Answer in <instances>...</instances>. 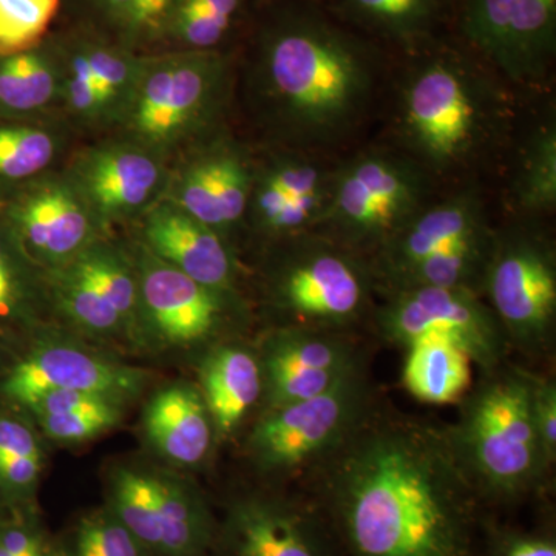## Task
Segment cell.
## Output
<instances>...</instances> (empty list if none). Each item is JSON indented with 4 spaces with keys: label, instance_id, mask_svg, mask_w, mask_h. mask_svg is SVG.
Returning a JSON list of instances; mask_svg holds the SVG:
<instances>
[{
    "label": "cell",
    "instance_id": "e0dca14e",
    "mask_svg": "<svg viewBox=\"0 0 556 556\" xmlns=\"http://www.w3.org/2000/svg\"><path fill=\"white\" fill-rule=\"evenodd\" d=\"M254 169L232 139L197 141L177 166H170L163 200L229 240L247 218Z\"/></svg>",
    "mask_w": 556,
    "mask_h": 556
},
{
    "label": "cell",
    "instance_id": "9a60e30c",
    "mask_svg": "<svg viewBox=\"0 0 556 556\" xmlns=\"http://www.w3.org/2000/svg\"><path fill=\"white\" fill-rule=\"evenodd\" d=\"M64 172L110 230L138 222L164 199L170 164L160 153L119 137L80 150Z\"/></svg>",
    "mask_w": 556,
    "mask_h": 556
},
{
    "label": "cell",
    "instance_id": "b9f144b4",
    "mask_svg": "<svg viewBox=\"0 0 556 556\" xmlns=\"http://www.w3.org/2000/svg\"><path fill=\"white\" fill-rule=\"evenodd\" d=\"M492 556H556L554 538L536 533H497Z\"/></svg>",
    "mask_w": 556,
    "mask_h": 556
},
{
    "label": "cell",
    "instance_id": "ffe728a7",
    "mask_svg": "<svg viewBox=\"0 0 556 556\" xmlns=\"http://www.w3.org/2000/svg\"><path fill=\"white\" fill-rule=\"evenodd\" d=\"M138 223V240L153 255L201 285L236 292V257L217 230L164 200Z\"/></svg>",
    "mask_w": 556,
    "mask_h": 556
},
{
    "label": "cell",
    "instance_id": "277c9868",
    "mask_svg": "<svg viewBox=\"0 0 556 556\" xmlns=\"http://www.w3.org/2000/svg\"><path fill=\"white\" fill-rule=\"evenodd\" d=\"M447 428L457 463L481 500L514 501L540 489L551 464L533 420L530 371L506 362L482 372Z\"/></svg>",
    "mask_w": 556,
    "mask_h": 556
},
{
    "label": "cell",
    "instance_id": "4316f807",
    "mask_svg": "<svg viewBox=\"0 0 556 556\" xmlns=\"http://www.w3.org/2000/svg\"><path fill=\"white\" fill-rule=\"evenodd\" d=\"M65 138V130L49 118L0 119V199L53 170Z\"/></svg>",
    "mask_w": 556,
    "mask_h": 556
},
{
    "label": "cell",
    "instance_id": "4dcf8cb0",
    "mask_svg": "<svg viewBox=\"0 0 556 556\" xmlns=\"http://www.w3.org/2000/svg\"><path fill=\"white\" fill-rule=\"evenodd\" d=\"M46 455L35 428L0 413V507L30 510Z\"/></svg>",
    "mask_w": 556,
    "mask_h": 556
},
{
    "label": "cell",
    "instance_id": "f35d334b",
    "mask_svg": "<svg viewBox=\"0 0 556 556\" xmlns=\"http://www.w3.org/2000/svg\"><path fill=\"white\" fill-rule=\"evenodd\" d=\"M178 0H134L123 43L137 53H153L159 49L172 10Z\"/></svg>",
    "mask_w": 556,
    "mask_h": 556
},
{
    "label": "cell",
    "instance_id": "484cf974",
    "mask_svg": "<svg viewBox=\"0 0 556 556\" xmlns=\"http://www.w3.org/2000/svg\"><path fill=\"white\" fill-rule=\"evenodd\" d=\"M402 382L413 397L427 404H455L470 390V357L455 343L419 339L405 348Z\"/></svg>",
    "mask_w": 556,
    "mask_h": 556
},
{
    "label": "cell",
    "instance_id": "d6a6232c",
    "mask_svg": "<svg viewBox=\"0 0 556 556\" xmlns=\"http://www.w3.org/2000/svg\"><path fill=\"white\" fill-rule=\"evenodd\" d=\"M123 402L98 394L58 391L46 397L40 428L51 441L83 444L101 437L123 420Z\"/></svg>",
    "mask_w": 556,
    "mask_h": 556
},
{
    "label": "cell",
    "instance_id": "60d3db41",
    "mask_svg": "<svg viewBox=\"0 0 556 556\" xmlns=\"http://www.w3.org/2000/svg\"><path fill=\"white\" fill-rule=\"evenodd\" d=\"M530 397L538 437L543 445L548 464L554 467L556 460V383L530 372Z\"/></svg>",
    "mask_w": 556,
    "mask_h": 556
},
{
    "label": "cell",
    "instance_id": "7402d4cb",
    "mask_svg": "<svg viewBox=\"0 0 556 556\" xmlns=\"http://www.w3.org/2000/svg\"><path fill=\"white\" fill-rule=\"evenodd\" d=\"M200 391L215 438L229 439L263 397L257 351L241 343L212 348L200 367Z\"/></svg>",
    "mask_w": 556,
    "mask_h": 556
},
{
    "label": "cell",
    "instance_id": "7a4b0ae2",
    "mask_svg": "<svg viewBox=\"0 0 556 556\" xmlns=\"http://www.w3.org/2000/svg\"><path fill=\"white\" fill-rule=\"evenodd\" d=\"M249 49L260 113L278 137L327 144L364 116L380 51L314 0H269Z\"/></svg>",
    "mask_w": 556,
    "mask_h": 556
},
{
    "label": "cell",
    "instance_id": "2e32d148",
    "mask_svg": "<svg viewBox=\"0 0 556 556\" xmlns=\"http://www.w3.org/2000/svg\"><path fill=\"white\" fill-rule=\"evenodd\" d=\"M257 354L265 408L318 396L364 367L356 345L346 336L324 329L277 328Z\"/></svg>",
    "mask_w": 556,
    "mask_h": 556
},
{
    "label": "cell",
    "instance_id": "ab89813d",
    "mask_svg": "<svg viewBox=\"0 0 556 556\" xmlns=\"http://www.w3.org/2000/svg\"><path fill=\"white\" fill-rule=\"evenodd\" d=\"M134 0H62L68 22L86 25L123 42Z\"/></svg>",
    "mask_w": 556,
    "mask_h": 556
},
{
    "label": "cell",
    "instance_id": "603a6c76",
    "mask_svg": "<svg viewBox=\"0 0 556 556\" xmlns=\"http://www.w3.org/2000/svg\"><path fill=\"white\" fill-rule=\"evenodd\" d=\"M142 420L150 444L170 463L195 466L206 459L215 431L200 388H161L146 405Z\"/></svg>",
    "mask_w": 556,
    "mask_h": 556
},
{
    "label": "cell",
    "instance_id": "e575fe53",
    "mask_svg": "<svg viewBox=\"0 0 556 556\" xmlns=\"http://www.w3.org/2000/svg\"><path fill=\"white\" fill-rule=\"evenodd\" d=\"M519 206L530 212H547L556 203V131L544 127L533 135L522 155L515 181Z\"/></svg>",
    "mask_w": 556,
    "mask_h": 556
},
{
    "label": "cell",
    "instance_id": "52a82bcc",
    "mask_svg": "<svg viewBox=\"0 0 556 556\" xmlns=\"http://www.w3.org/2000/svg\"><path fill=\"white\" fill-rule=\"evenodd\" d=\"M426 167L393 153H364L332 174L331 199L318 228L351 251L378 252L424 207Z\"/></svg>",
    "mask_w": 556,
    "mask_h": 556
},
{
    "label": "cell",
    "instance_id": "44dd1931",
    "mask_svg": "<svg viewBox=\"0 0 556 556\" xmlns=\"http://www.w3.org/2000/svg\"><path fill=\"white\" fill-rule=\"evenodd\" d=\"M484 228V208L477 193H457L434 206L422 207L376 252L371 263L376 280L393 287L424 260Z\"/></svg>",
    "mask_w": 556,
    "mask_h": 556
},
{
    "label": "cell",
    "instance_id": "30bf717a",
    "mask_svg": "<svg viewBox=\"0 0 556 556\" xmlns=\"http://www.w3.org/2000/svg\"><path fill=\"white\" fill-rule=\"evenodd\" d=\"M375 325L383 342L404 350L419 339L448 340L482 372L504 364L510 350L495 313L467 289H393L376 313Z\"/></svg>",
    "mask_w": 556,
    "mask_h": 556
},
{
    "label": "cell",
    "instance_id": "f1b7e54d",
    "mask_svg": "<svg viewBox=\"0 0 556 556\" xmlns=\"http://www.w3.org/2000/svg\"><path fill=\"white\" fill-rule=\"evenodd\" d=\"M75 25L79 28L91 76L97 87L101 127L118 126L137 83L142 53L130 50L118 39L94 28Z\"/></svg>",
    "mask_w": 556,
    "mask_h": 556
},
{
    "label": "cell",
    "instance_id": "5bb4252c",
    "mask_svg": "<svg viewBox=\"0 0 556 556\" xmlns=\"http://www.w3.org/2000/svg\"><path fill=\"white\" fill-rule=\"evenodd\" d=\"M129 251V249H127ZM129 255L137 273L146 339L190 346L217 338L237 308L236 292L201 285L153 255L141 241Z\"/></svg>",
    "mask_w": 556,
    "mask_h": 556
},
{
    "label": "cell",
    "instance_id": "9c48e42d",
    "mask_svg": "<svg viewBox=\"0 0 556 556\" xmlns=\"http://www.w3.org/2000/svg\"><path fill=\"white\" fill-rule=\"evenodd\" d=\"M482 292L508 346L529 356L554 348L556 262L546 240L525 230L495 236Z\"/></svg>",
    "mask_w": 556,
    "mask_h": 556
},
{
    "label": "cell",
    "instance_id": "3957f363",
    "mask_svg": "<svg viewBox=\"0 0 556 556\" xmlns=\"http://www.w3.org/2000/svg\"><path fill=\"white\" fill-rule=\"evenodd\" d=\"M415 58L399 100L402 138L422 167L466 166L501 134V94L470 56L439 40Z\"/></svg>",
    "mask_w": 556,
    "mask_h": 556
},
{
    "label": "cell",
    "instance_id": "d6986e66",
    "mask_svg": "<svg viewBox=\"0 0 556 556\" xmlns=\"http://www.w3.org/2000/svg\"><path fill=\"white\" fill-rule=\"evenodd\" d=\"M219 544L225 556H338L316 511L266 493L229 504Z\"/></svg>",
    "mask_w": 556,
    "mask_h": 556
},
{
    "label": "cell",
    "instance_id": "ba28073f",
    "mask_svg": "<svg viewBox=\"0 0 556 556\" xmlns=\"http://www.w3.org/2000/svg\"><path fill=\"white\" fill-rule=\"evenodd\" d=\"M375 407L365 365L305 401L265 408L247 442L249 459L266 477L311 470L331 455Z\"/></svg>",
    "mask_w": 556,
    "mask_h": 556
},
{
    "label": "cell",
    "instance_id": "74e56055",
    "mask_svg": "<svg viewBox=\"0 0 556 556\" xmlns=\"http://www.w3.org/2000/svg\"><path fill=\"white\" fill-rule=\"evenodd\" d=\"M0 556H62L31 510L0 511Z\"/></svg>",
    "mask_w": 556,
    "mask_h": 556
},
{
    "label": "cell",
    "instance_id": "8fae6325",
    "mask_svg": "<svg viewBox=\"0 0 556 556\" xmlns=\"http://www.w3.org/2000/svg\"><path fill=\"white\" fill-rule=\"evenodd\" d=\"M109 508L152 556H206L215 541L203 496L172 475L116 468Z\"/></svg>",
    "mask_w": 556,
    "mask_h": 556
},
{
    "label": "cell",
    "instance_id": "8992f818",
    "mask_svg": "<svg viewBox=\"0 0 556 556\" xmlns=\"http://www.w3.org/2000/svg\"><path fill=\"white\" fill-rule=\"evenodd\" d=\"M287 240L269 278L274 306L291 318L287 327L343 332L357 324L371 303V263L317 233Z\"/></svg>",
    "mask_w": 556,
    "mask_h": 556
},
{
    "label": "cell",
    "instance_id": "7c38bea8",
    "mask_svg": "<svg viewBox=\"0 0 556 556\" xmlns=\"http://www.w3.org/2000/svg\"><path fill=\"white\" fill-rule=\"evenodd\" d=\"M0 223L42 273L62 268L109 237L64 170H50L0 199Z\"/></svg>",
    "mask_w": 556,
    "mask_h": 556
},
{
    "label": "cell",
    "instance_id": "cb8c5ba5",
    "mask_svg": "<svg viewBox=\"0 0 556 556\" xmlns=\"http://www.w3.org/2000/svg\"><path fill=\"white\" fill-rule=\"evenodd\" d=\"M448 3L450 0H329L325 9L372 42L386 40L415 53L438 40L437 31Z\"/></svg>",
    "mask_w": 556,
    "mask_h": 556
},
{
    "label": "cell",
    "instance_id": "d4e9b609",
    "mask_svg": "<svg viewBox=\"0 0 556 556\" xmlns=\"http://www.w3.org/2000/svg\"><path fill=\"white\" fill-rule=\"evenodd\" d=\"M62 61L51 31L30 50L0 54V119L49 118L61 109Z\"/></svg>",
    "mask_w": 556,
    "mask_h": 556
},
{
    "label": "cell",
    "instance_id": "d590c367",
    "mask_svg": "<svg viewBox=\"0 0 556 556\" xmlns=\"http://www.w3.org/2000/svg\"><path fill=\"white\" fill-rule=\"evenodd\" d=\"M62 0H0V54L39 46L53 31Z\"/></svg>",
    "mask_w": 556,
    "mask_h": 556
},
{
    "label": "cell",
    "instance_id": "1f68e13d",
    "mask_svg": "<svg viewBox=\"0 0 556 556\" xmlns=\"http://www.w3.org/2000/svg\"><path fill=\"white\" fill-rule=\"evenodd\" d=\"M47 305L46 276L0 223V332L31 328Z\"/></svg>",
    "mask_w": 556,
    "mask_h": 556
},
{
    "label": "cell",
    "instance_id": "5b68a950",
    "mask_svg": "<svg viewBox=\"0 0 556 556\" xmlns=\"http://www.w3.org/2000/svg\"><path fill=\"white\" fill-rule=\"evenodd\" d=\"M232 60L225 50L142 53L137 83L121 116L123 137L169 160L193 144L225 104Z\"/></svg>",
    "mask_w": 556,
    "mask_h": 556
},
{
    "label": "cell",
    "instance_id": "ac0fdd59",
    "mask_svg": "<svg viewBox=\"0 0 556 556\" xmlns=\"http://www.w3.org/2000/svg\"><path fill=\"white\" fill-rule=\"evenodd\" d=\"M148 382L142 369L119 364L68 340H42L17 362L0 390L16 404L27 405L49 391L98 394L126 404Z\"/></svg>",
    "mask_w": 556,
    "mask_h": 556
},
{
    "label": "cell",
    "instance_id": "4fadbf2b",
    "mask_svg": "<svg viewBox=\"0 0 556 556\" xmlns=\"http://www.w3.org/2000/svg\"><path fill=\"white\" fill-rule=\"evenodd\" d=\"M457 27L470 49L507 78L538 80L556 49V0H456Z\"/></svg>",
    "mask_w": 556,
    "mask_h": 556
},
{
    "label": "cell",
    "instance_id": "7bdbcfd3",
    "mask_svg": "<svg viewBox=\"0 0 556 556\" xmlns=\"http://www.w3.org/2000/svg\"><path fill=\"white\" fill-rule=\"evenodd\" d=\"M257 2H262V0H257Z\"/></svg>",
    "mask_w": 556,
    "mask_h": 556
},
{
    "label": "cell",
    "instance_id": "836d02e7",
    "mask_svg": "<svg viewBox=\"0 0 556 556\" xmlns=\"http://www.w3.org/2000/svg\"><path fill=\"white\" fill-rule=\"evenodd\" d=\"M51 306L73 327L94 338L130 340L123 318L90 281L70 265L43 273Z\"/></svg>",
    "mask_w": 556,
    "mask_h": 556
},
{
    "label": "cell",
    "instance_id": "f546056e",
    "mask_svg": "<svg viewBox=\"0 0 556 556\" xmlns=\"http://www.w3.org/2000/svg\"><path fill=\"white\" fill-rule=\"evenodd\" d=\"M495 236L489 226L442 249L399 278L388 291L402 288L467 289L481 295Z\"/></svg>",
    "mask_w": 556,
    "mask_h": 556
},
{
    "label": "cell",
    "instance_id": "83f0119b",
    "mask_svg": "<svg viewBox=\"0 0 556 556\" xmlns=\"http://www.w3.org/2000/svg\"><path fill=\"white\" fill-rule=\"evenodd\" d=\"M76 273L90 281L91 287L108 300L126 324L130 342H146L142 329L137 273L127 249L113 243L109 237L87 248L83 254L67 263Z\"/></svg>",
    "mask_w": 556,
    "mask_h": 556
},
{
    "label": "cell",
    "instance_id": "6da1fadb",
    "mask_svg": "<svg viewBox=\"0 0 556 556\" xmlns=\"http://www.w3.org/2000/svg\"><path fill=\"white\" fill-rule=\"evenodd\" d=\"M309 471L348 556H478L481 497L447 428L375 404Z\"/></svg>",
    "mask_w": 556,
    "mask_h": 556
},
{
    "label": "cell",
    "instance_id": "8d00e7d4",
    "mask_svg": "<svg viewBox=\"0 0 556 556\" xmlns=\"http://www.w3.org/2000/svg\"><path fill=\"white\" fill-rule=\"evenodd\" d=\"M62 556H152L109 507L80 519Z\"/></svg>",
    "mask_w": 556,
    "mask_h": 556
}]
</instances>
